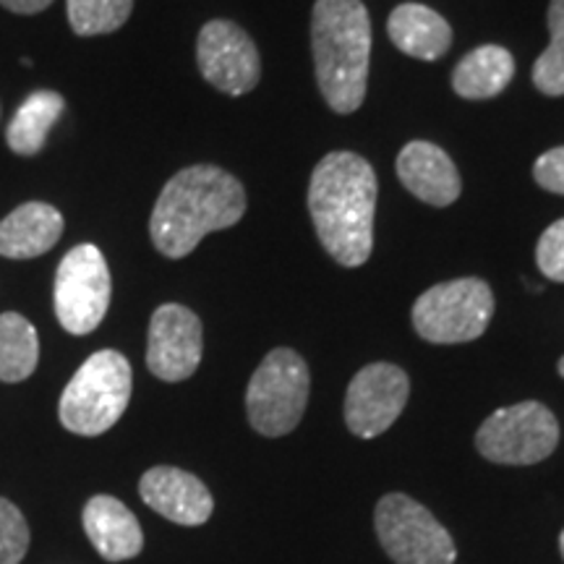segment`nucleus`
I'll return each mask as SVG.
<instances>
[{
    "label": "nucleus",
    "instance_id": "4468645a",
    "mask_svg": "<svg viewBox=\"0 0 564 564\" xmlns=\"http://www.w3.org/2000/svg\"><path fill=\"white\" fill-rule=\"evenodd\" d=\"M398 175L415 199L449 207L460 196V173L447 152L429 141H411L398 158Z\"/></svg>",
    "mask_w": 564,
    "mask_h": 564
},
{
    "label": "nucleus",
    "instance_id": "2eb2a0df",
    "mask_svg": "<svg viewBox=\"0 0 564 564\" xmlns=\"http://www.w3.org/2000/svg\"><path fill=\"white\" fill-rule=\"evenodd\" d=\"M84 531L91 546L108 562L133 560L144 549V533L129 507L121 499L97 494L84 507Z\"/></svg>",
    "mask_w": 564,
    "mask_h": 564
},
{
    "label": "nucleus",
    "instance_id": "f03ea898",
    "mask_svg": "<svg viewBox=\"0 0 564 564\" xmlns=\"http://www.w3.org/2000/svg\"><path fill=\"white\" fill-rule=\"evenodd\" d=\"M246 212V192L236 175L215 165H192L162 188L150 217L154 249L167 259L188 257L204 236L232 228Z\"/></svg>",
    "mask_w": 564,
    "mask_h": 564
},
{
    "label": "nucleus",
    "instance_id": "f8f14e48",
    "mask_svg": "<svg viewBox=\"0 0 564 564\" xmlns=\"http://www.w3.org/2000/svg\"><path fill=\"white\" fill-rule=\"evenodd\" d=\"M204 333L192 308L181 303H165L152 314L147 366L162 382H183L194 377L202 364Z\"/></svg>",
    "mask_w": 564,
    "mask_h": 564
},
{
    "label": "nucleus",
    "instance_id": "6ab92c4d",
    "mask_svg": "<svg viewBox=\"0 0 564 564\" xmlns=\"http://www.w3.org/2000/svg\"><path fill=\"white\" fill-rule=\"evenodd\" d=\"M514 76L512 55L499 45H484L470 51L455 66L453 89L465 100L497 97Z\"/></svg>",
    "mask_w": 564,
    "mask_h": 564
},
{
    "label": "nucleus",
    "instance_id": "9d476101",
    "mask_svg": "<svg viewBox=\"0 0 564 564\" xmlns=\"http://www.w3.org/2000/svg\"><path fill=\"white\" fill-rule=\"evenodd\" d=\"M196 63L202 76L225 95L238 97L259 84L262 61L253 40L232 21L215 19L202 26L196 42Z\"/></svg>",
    "mask_w": 564,
    "mask_h": 564
},
{
    "label": "nucleus",
    "instance_id": "423d86ee",
    "mask_svg": "<svg viewBox=\"0 0 564 564\" xmlns=\"http://www.w3.org/2000/svg\"><path fill=\"white\" fill-rule=\"evenodd\" d=\"M494 314L491 288L478 278L440 282L413 306V327L434 345L470 343L481 337Z\"/></svg>",
    "mask_w": 564,
    "mask_h": 564
},
{
    "label": "nucleus",
    "instance_id": "0eeeda50",
    "mask_svg": "<svg viewBox=\"0 0 564 564\" xmlns=\"http://www.w3.org/2000/svg\"><path fill=\"white\" fill-rule=\"evenodd\" d=\"M382 549L394 564H453V535L426 507L408 494H387L373 512Z\"/></svg>",
    "mask_w": 564,
    "mask_h": 564
},
{
    "label": "nucleus",
    "instance_id": "412c9836",
    "mask_svg": "<svg viewBox=\"0 0 564 564\" xmlns=\"http://www.w3.org/2000/svg\"><path fill=\"white\" fill-rule=\"evenodd\" d=\"M133 0H66L68 24L79 37L110 34L129 21Z\"/></svg>",
    "mask_w": 564,
    "mask_h": 564
},
{
    "label": "nucleus",
    "instance_id": "39448f33",
    "mask_svg": "<svg viewBox=\"0 0 564 564\" xmlns=\"http://www.w3.org/2000/svg\"><path fill=\"white\" fill-rule=\"evenodd\" d=\"M308 366L291 348H274L253 371L246 392L249 423L262 436H285L299 426L308 403Z\"/></svg>",
    "mask_w": 564,
    "mask_h": 564
},
{
    "label": "nucleus",
    "instance_id": "aec40b11",
    "mask_svg": "<svg viewBox=\"0 0 564 564\" xmlns=\"http://www.w3.org/2000/svg\"><path fill=\"white\" fill-rule=\"evenodd\" d=\"M40 361V340L34 324L17 312L0 314V382H24Z\"/></svg>",
    "mask_w": 564,
    "mask_h": 564
},
{
    "label": "nucleus",
    "instance_id": "a878e982",
    "mask_svg": "<svg viewBox=\"0 0 564 564\" xmlns=\"http://www.w3.org/2000/svg\"><path fill=\"white\" fill-rule=\"evenodd\" d=\"M53 0H0L3 9H9L13 13H21V17H32V13L45 11Z\"/></svg>",
    "mask_w": 564,
    "mask_h": 564
},
{
    "label": "nucleus",
    "instance_id": "a211bd4d",
    "mask_svg": "<svg viewBox=\"0 0 564 564\" xmlns=\"http://www.w3.org/2000/svg\"><path fill=\"white\" fill-rule=\"evenodd\" d=\"M66 110V100L53 89L32 91L19 110L13 112L9 129H6V141H9L11 152L21 158H34L45 150L51 129L58 123V118Z\"/></svg>",
    "mask_w": 564,
    "mask_h": 564
},
{
    "label": "nucleus",
    "instance_id": "1a4fd4ad",
    "mask_svg": "<svg viewBox=\"0 0 564 564\" xmlns=\"http://www.w3.org/2000/svg\"><path fill=\"white\" fill-rule=\"evenodd\" d=\"M560 444V423L546 405L518 403L499 408L481 423L476 447L486 460L499 465H535Z\"/></svg>",
    "mask_w": 564,
    "mask_h": 564
},
{
    "label": "nucleus",
    "instance_id": "ddd939ff",
    "mask_svg": "<svg viewBox=\"0 0 564 564\" xmlns=\"http://www.w3.org/2000/svg\"><path fill=\"white\" fill-rule=\"evenodd\" d=\"M139 494L154 512L178 525H204L215 510V499L194 474L171 465L147 470L139 481Z\"/></svg>",
    "mask_w": 564,
    "mask_h": 564
},
{
    "label": "nucleus",
    "instance_id": "6e6552de",
    "mask_svg": "<svg viewBox=\"0 0 564 564\" xmlns=\"http://www.w3.org/2000/svg\"><path fill=\"white\" fill-rule=\"evenodd\" d=\"M110 270L95 243L70 249L55 272V316L70 335H89L100 327L110 306Z\"/></svg>",
    "mask_w": 564,
    "mask_h": 564
},
{
    "label": "nucleus",
    "instance_id": "393cba45",
    "mask_svg": "<svg viewBox=\"0 0 564 564\" xmlns=\"http://www.w3.org/2000/svg\"><path fill=\"white\" fill-rule=\"evenodd\" d=\"M533 178L541 188L564 196V147L541 154L533 165Z\"/></svg>",
    "mask_w": 564,
    "mask_h": 564
},
{
    "label": "nucleus",
    "instance_id": "4be33fe9",
    "mask_svg": "<svg viewBox=\"0 0 564 564\" xmlns=\"http://www.w3.org/2000/svg\"><path fill=\"white\" fill-rule=\"evenodd\" d=\"M549 34L552 42L544 53L539 55L533 66V84L535 89L544 91L549 97L564 95V0H552L549 3Z\"/></svg>",
    "mask_w": 564,
    "mask_h": 564
},
{
    "label": "nucleus",
    "instance_id": "bb28decb",
    "mask_svg": "<svg viewBox=\"0 0 564 564\" xmlns=\"http://www.w3.org/2000/svg\"><path fill=\"white\" fill-rule=\"evenodd\" d=\"M560 552H562V556H564V531H562V535H560Z\"/></svg>",
    "mask_w": 564,
    "mask_h": 564
},
{
    "label": "nucleus",
    "instance_id": "b1692460",
    "mask_svg": "<svg viewBox=\"0 0 564 564\" xmlns=\"http://www.w3.org/2000/svg\"><path fill=\"white\" fill-rule=\"evenodd\" d=\"M535 262L549 280L564 282V220L549 225L535 246Z\"/></svg>",
    "mask_w": 564,
    "mask_h": 564
},
{
    "label": "nucleus",
    "instance_id": "7ed1b4c3",
    "mask_svg": "<svg viewBox=\"0 0 564 564\" xmlns=\"http://www.w3.org/2000/svg\"><path fill=\"white\" fill-rule=\"evenodd\" d=\"M316 84L335 112H356L366 97L371 19L361 0H316L312 13Z\"/></svg>",
    "mask_w": 564,
    "mask_h": 564
},
{
    "label": "nucleus",
    "instance_id": "20e7f679",
    "mask_svg": "<svg viewBox=\"0 0 564 564\" xmlns=\"http://www.w3.org/2000/svg\"><path fill=\"white\" fill-rule=\"evenodd\" d=\"M131 384V364L123 352H91L61 394L58 419L63 429L79 436L105 434L129 408Z\"/></svg>",
    "mask_w": 564,
    "mask_h": 564
},
{
    "label": "nucleus",
    "instance_id": "dca6fc26",
    "mask_svg": "<svg viewBox=\"0 0 564 564\" xmlns=\"http://www.w3.org/2000/svg\"><path fill=\"white\" fill-rule=\"evenodd\" d=\"M63 215L53 204L26 202L0 220V257L34 259L61 241Z\"/></svg>",
    "mask_w": 564,
    "mask_h": 564
},
{
    "label": "nucleus",
    "instance_id": "f3484780",
    "mask_svg": "<svg viewBox=\"0 0 564 564\" xmlns=\"http://www.w3.org/2000/svg\"><path fill=\"white\" fill-rule=\"evenodd\" d=\"M387 32L394 47L419 61H436L453 45V30L440 13L421 3H403L390 13Z\"/></svg>",
    "mask_w": 564,
    "mask_h": 564
},
{
    "label": "nucleus",
    "instance_id": "5701e85b",
    "mask_svg": "<svg viewBox=\"0 0 564 564\" xmlns=\"http://www.w3.org/2000/svg\"><path fill=\"white\" fill-rule=\"evenodd\" d=\"M30 549V525L9 499L0 497V564H19Z\"/></svg>",
    "mask_w": 564,
    "mask_h": 564
},
{
    "label": "nucleus",
    "instance_id": "cd10ccee",
    "mask_svg": "<svg viewBox=\"0 0 564 564\" xmlns=\"http://www.w3.org/2000/svg\"><path fill=\"white\" fill-rule=\"evenodd\" d=\"M560 373L564 377V356H562V361H560Z\"/></svg>",
    "mask_w": 564,
    "mask_h": 564
},
{
    "label": "nucleus",
    "instance_id": "f257e3e1",
    "mask_svg": "<svg viewBox=\"0 0 564 564\" xmlns=\"http://www.w3.org/2000/svg\"><path fill=\"white\" fill-rule=\"evenodd\" d=\"M308 212L324 249L337 264L361 267L371 257L377 173L352 152L327 154L314 167Z\"/></svg>",
    "mask_w": 564,
    "mask_h": 564
},
{
    "label": "nucleus",
    "instance_id": "9b49d317",
    "mask_svg": "<svg viewBox=\"0 0 564 564\" xmlns=\"http://www.w3.org/2000/svg\"><path fill=\"white\" fill-rule=\"evenodd\" d=\"M411 382L394 364H371L352 377L345 394V423L361 440L384 434L408 403Z\"/></svg>",
    "mask_w": 564,
    "mask_h": 564
}]
</instances>
